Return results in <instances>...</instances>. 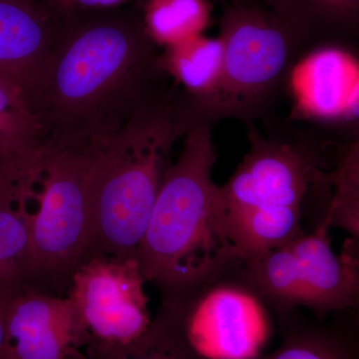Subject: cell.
Wrapping results in <instances>:
<instances>
[{"label": "cell", "instance_id": "cell-2", "mask_svg": "<svg viewBox=\"0 0 359 359\" xmlns=\"http://www.w3.org/2000/svg\"><path fill=\"white\" fill-rule=\"evenodd\" d=\"M217 158L211 127H196L163 174L136 257L146 282L160 290L162 306H179L241 263L219 224Z\"/></svg>", "mask_w": 359, "mask_h": 359}, {"label": "cell", "instance_id": "cell-10", "mask_svg": "<svg viewBox=\"0 0 359 359\" xmlns=\"http://www.w3.org/2000/svg\"><path fill=\"white\" fill-rule=\"evenodd\" d=\"M84 346L72 299L21 285L6 318L2 359H66Z\"/></svg>", "mask_w": 359, "mask_h": 359}, {"label": "cell", "instance_id": "cell-11", "mask_svg": "<svg viewBox=\"0 0 359 359\" xmlns=\"http://www.w3.org/2000/svg\"><path fill=\"white\" fill-rule=\"evenodd\" d=\"M327 226H316L289 243L297 261L299 308L313 311L318 320L340 311H358V248L348 241L341 255L335 254Z\"/></svg>", "mask_w": 359, "mask_h": 359}, {"label": "cell", "instance_id": "cell-18", "mask_svg": "<svg viewBox=\"0 0 359 359\" xmlns=\"http://www.w3.org/2000/svg\"><path fill=\"white\" fill-rule=\"evenodd\" d=\"M71 359H201L186 346L173 325L159 311L145 334L125 346L86 347Z\"/></svg>", "mask_w": 359, "mask_h": 359}, {"label": "cell", "instance_id": "cell-23", "mask_svg": "<svg viewBox=\"0 0 359 359\" xmlns=\"http://www.w3.org/2000/svg\"><path fill=\"white\" fill-rule=\"evenodd\" d=\"M66 359H70L69 356H68V358H66Z\"/></svg>", "mask_w": 359, "mask_h": 359}, {"label": "cell", "instance_id": "cell-12", "mask_svg": "<svg viewBox=\"0 0 359 359\" xmlns=\"http://www.w3.org/2000/svg\"><path fill=\"white\" fill-rule=\"evenodd\" d=\"M55 28L32 0H0V86L25 103L43 73Z\"/></svg>", "mask_w": 359, "mask_h": 359}, {"label": "cell", "instance_id": "cell-4", "mask_svg": "<svg viewBox=\"0 0 359 359\" xmlns=\"http://www.w3.org/2000/svg\"><path fill=\"white\" fill-rule=\"evenodd\" d=\"M249 152L224 186L217 211L241 259L292 242L304 233L302 217L321 172L334 166L318 142L278 140L249 127Z\"/></svg>", "mask_w": 359, "mask_h": 359}, {"label": "cell", "instance_id": "cell-20", "mask_svg": "<svg viewBox=\"0 0 359 359\" xmlns=\"http://www.w3.org/2000/svg\"><path fill=\"white\" fill-rule=\"evenodd\" d=\"M21 285H25L0 283V359L4 356L6 346L7 311L14 294Z\"/></svg>", "mask_w": 359, "mask_h": 359}, {"label": "cell", "instance_id": "cell-21", "mask_svg": "<svg viewBox=\"0 0 359 359\" xmlns=\"http://www.w3.org/2000/svg\"><path fill=\"white\" fill-rule=\"evenodd\" d=\"M126 0H56L62 13H71L76 9H105L119 6Z\"/></svg>", "mask_w": 359, "mask_h": 359}, {"label": "cell", "instance_id": "cell-15", "mask_svg": "<svg viewBox=\"0 0 359 359\" xmlns=\"http://www.w3.org/2000/svg\"><path fill=\"white\" fill-rule=\"evenodd\" d=\"M224 47L219 37L202 34L168 46L161 53V66L184 88L180 93L186 100L209 96L216 89L223 69Z\"/></svg>", "mask_w": 359, "mask_h": 359}, {"label": "cell", "instance_id": "cell-22", "mask_svg": "<svg viewBox=\"0 0 359 359\" xmlns=\"http://www.w3.org/2000/svg\"><path fill=\"white\" fill-rule=\"evenodd\" d=\"M233 4H252V0H231Z\"/></svg>", "mask_w": 359, "mask_h": 359}, {"label": "cell", "instance_id": "cell-1", "mask_svg": "<svg viewBox=\"0 0 359 359\" xmlns=\"http://www.w3.org/2000/svg\"><path fill=\"white\" fill-rule=\"evenodd\" d=\"M145 25L95 15L55 28L50 55L26 106L42 151L88 148L114 137L169 93Z\"/></svg>", "mask_w": 359, "mask_h": 359}, {"label": "cell", "instance_id": "cell-17", "mask_svg": "<svg viewBox=\"0 0 359 359\" xmlns=\"http://www.w3.org/2000/svg\"><path fill=\"white\" fill-rule=\"evenodd\" d=\"M273 11L309 39L316 34H349L358 23L359 0H266Z\"/></svg>", "mask_w": 359, "mask_h": 359}, {"label": "cell", "instance_id": "cell-9", "mask_svg": "<svg viewBox=\"0 0 359 359\" xmlns=\"http://www.w3.org/2000/svg\"><path fill=\"white\" fill-rule=\"evenodd\" d=\"M358 59L346 47L325 44L304 52L287 82L295 114L325 126L358 128Z\"/></svg>", "mask_w": 359, "mask_h": 359}, {"label": "cell", "instance_id": "cell-14", "mask_svg": "<svg viewBox=\"0 0 359 359\" xmlns=\"http://www.w3.org/2000/svg\"><path fill=\"white\" fill-rule=\"evenodd\" d=\"M41 153L39 125L22 99L0 86V183L29 181Z\"/></svg>", "mask_w": 359, "mask_h": 359}, {"label": "cell", "instance_id": "cell-16", "mask_svg": "<svg viewBox=\"0 0 359 359\" xmlns=\"http://www.w3.org/2000/svg\"><path fill=\"white\" fill-rule=\"evenodd\" d=\"M32 212L27 201L0 191V283L29 285Z\"/></svg>", "mask_w": 359, "mask_h": 359}, {"label": "cell", "instance_id": "cell-6", "mask_svg": "<svg viewBox=\"0 0 359 359\" xmlns=\"http://www.w3.org/2000/svg\"><path fill=\"white\" fill-rule=\"evenodd\" d=\"M90 148L40 153L41 192L32 212L30 287L53 294L69 290L84 264L91 226Z\"/></svg>", "mask_w": 359, "mask_h": 359}, {"label": "cell", "instance_id": "cell-5", "mask_svg": "<svg viewBox=\"0 0 359 359\" xmlns=\"http://www.w3.org/2000/svg\"><path fill=\"white\" fill-rule=\"evenodd\" d=\"M223 69L216 89L200 100L175 95L184 136L223 119L248 124L268 114L287 89L290 72L309 39L289 21L255 4H231L222 16Z\"/></svg>", "mask_w": 359, "mask_h": 359}, {"label": "cell", "instance_id": "cell-13", "mask_svg": "<svg viewBox=\"0 0 359 359\" xmlns=\"http://www.w3.org/2000/svg\"><path fill=\"white\" fill-rule=\"evenodd\" d=\"M332 320H309L294 309L276 320L280 346L255 359H359L358 311H340Z\"/></svg>", "mask_w": 359, "mask_h": 359}, {"label": "cell", "instance_id": "cell-7", "mask_svg": "<svg viewBox=\"0 0 359 359\" xmlns=\"http://www.w3.org/2000/svg\"><path fill=\"white\" fill-rule=\"evenodd\" d=\"M237 266L179 306L160 309L201 359H255L273 335V314Z\"/></svg>", "mask_w": 359, "mask_h": 359}, {"label": "cell", "instance_id": "cell-8", "mask_svg": "<svg viewBox=\"0 0 359 359\" xmlns=\"http://www.w3.org/2000/svg\"><path fill=\"white\" fill-rule=\"evenodd\" d=\"M145 283L136 259L94 257L77 269L66 295L76 309L84 348L125 346L147 332Z\"/></svg>", "mask_w": 359, "mask_h": 359}, {"label": "cell", "instance_id": "cell-19", "mask_svg": "<svg viewBox=\"0 0 359 359\" xmlns=\"http://www.w3.org/2000/svg\"><path fill=\"white\" fill-rule=\"evenodd\" d=\"M208 23V0H151L145 27L156 43L168 47L201 35Z\"/></svg>", "mask_w": 359, "mask_h": 359}, {"label": "cell", "instance_id": "cell-3", "mask_svg": "<svg viewBox=\"0 0 359 359\" xmlns=\"http://www.w3.org/2000/svg\"><path fill=\"white\" fill-rule=\"evenodd\" d=\"M180 137L170 92L109 140L89 147L91 226L84 264L98 257L136 259Z\"/></svg>", "mask_w": 359, "mask_h": 359}]
</instances>
